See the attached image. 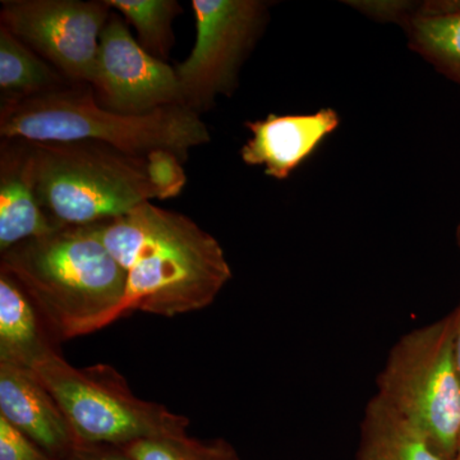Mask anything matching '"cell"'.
I'll return each mask as SVG.
<instances>
[{
    "label": "cell",
    "instance_id": "obj_1",
    "mask_svg": "<svg viewBox=\"0 0 460 460\" xmlns=\"http://www.w3.org/2000/svg\"><path fill=\"white\" fill-rule=\"evenodd\" d=\"M93 228L126 272L120 319L135 311L174 317L204 310L232 279L214 235L151 201Z\"/></svg>",
    "mask_w": 460,
    "mask_h": 460
},
{
    "label": "cell",
    "instance_id": "obj_2",
    "mask_svg": "<svg viewBox=\"0 0 460 460\" xmlns=\"http://www.w3.org/2000/svg\"><path fill=\"white\" fill-rule=\"evenodd\" d=\"M0 271L25 290L57 343L120 319L126 272L93 226L21 242L2 252Z\"/></svg>",
    "mask_w": 460,
    "mask_h": 460
},
{
    "label": "cell",
    "instance_id": "obj_3",
    "mask_svg": "<svg viewBox=\"0 0 460 460\" xmlns=\"http://www.w3.org/2000/svg\"><path fill=\"white\" fill-rule=\"evenodd\" d=\"M0 136L35 142H99L146 160L164 151L181 163L192 148L211 141L199 114L184 105L120 114L102 107L90 84H68L35 98L4 100L0 105Z\"/></svg>",
    "mask_w": 460,
    "mask_h": 460
},
{
    "label": "cell",
    "instance_id": "obj_4",
    "mask_svg": "<svg viewBox=\"0 0 460 460\" xmlns=\"http://www.w3.org/2000/svg\"><path fill=\"white\" fill-rule=\"evenodd\" d=\"M32 142L39 202L58 226H95L162 199L146 159L99 142Z\"/></svg>",
    "mask_w": 460,
    "mask_h": 460
},
{
    "label": "cell",
    "instance_id": "obj_5",
    "mask_svg": "<svg viewBox=\"0 0 460 460\" xmlns=\"http://www.w3.org/2000/svg\"><path fill=\"white\" fill-rule=\"evenodd\" d=\"M376 398L428 438L445 460L460 440V378L453 314L402 335L377 377Z\"/></svg>",
    "mask_w": 460,
    "mask_h": 460
},
{
    "label": "cell",
    "instance_id": "obj_6",
    "mask_svg": "<svg viewBox=\"0 0 460 460\" xmlns=\"http://www.w3.org/2000/svg\"><path fill=\"white\" fill-rule=\"evenodd\" d=\"M30 371L65 411L80 444L122 447L144 438L187 434V417L142 401L111 366L75 368L53 352Z\"/></svg>",
    "mask_w": 460,
    "mask_h": 460
},
{
    "label": "cell",
    "instance_id": "obj_7",
    "mask_svg": "<svg viewBox=\"0 0 460 460\" xmlns=\"http://www.w3.org/2000/svg\"><path fill=\"white\" fill-rule=\"evenodd\" d=\"M263 0H193L196 41L175 66L181 104L201 114L219 96H232L248 57L270 20Z\"/></svg>",
    "mask_w": 460,
    "mask_h": 460
},
{
    "label": "cell",
    "instance_id": "obj_8",
    "mask_svg": "<svg viewBox=\"0 0 460 460\" xmlns=\"http://www.w3.org/2000/svg\"><path fill=\"white\" fill-rule=\"evenodd\" d=\"M111 14L105 0H5L0 20L69 83L91 84Z\"/></svg>",
    "mask_w": 460,
    "mask_h": 460
},
{
    "label": "cell",
    "instance_id": "obj_9",
    "mask_svg": "<svg viewBox=\"0 0 460 460\" xmlns=\"http://www.w3.org/2000/svg\"><path fill=\"white\" fill-rule=\"evenodd\" d=\"M90 86L102 107L120 114L140 115L183 105L175 68L145 50L115 13L100 38L95 78Z\"/></svg>",
    "mask_w": 460,
    "mask_h": 460
},
{
    "label": "cell",
    "instance_id": "obj_10",
    "mask_svg": "<svg viewBox=\"0 0 460 460\" xmlns=\"http://www.w3.org/2000/svg\"><path fill=\"white\" fill-rule=\"evenodd\" d=\"M339 126L341 115L334 108L307 114H269L246 123L251 135L239 154L244 164L262 166L268 177L286 181Z\"/></svg>",
    "mask_w": 460,
    "mask_h": 460
},
{
    "label": "cell",
    "instance_id": "obj_11",
    "mask_svg": "<svg viewBox=\"0 0 460 460\" xmlns=\"http://www.w3.org/2000/svg\"><path fill=\"white\" fill-rule=\"evenodd\" d=\"M0 416L58 460H68L80 445L65 411L32 371L3 362Z\"/></svg>",
    "mask_w": 460,
    "mask_h": 460
},
{
    "label": "cell",
    "instance_id": "obj_12",
    "mask_svg": "<svg viewBox=\"0 0 460 460\" xmlns=\"http://www.w3.org/2000/svg\"><path fill=\"white\" fill-rule=\"evenodd\" d=\"M60 228L38 198L33 142L2 138L0 144V252Z\"/></svg>",
    "mask_w": 460,
    "mask_h": 460
},
{
    "label": "cell",
    "instance_id": "obj_13",
    "mask_svg": "<svg viewBox=\"0 0 460 460\" xmlns=\"http://www.w3.org/2000/svg\"><path fill=\"white\" fill-rule=\"evenodd\" d=\"M57 341L25 290L0 271V362L32 370Z\"/></svg>",
    "mask_w": 460,
    "mask_h": 460
},
{
    "label": "cell",
    "instance_id": "obj_14",
    "mask_svg": "<svg viewBox=\"0 0 460 460\" xmlns=\"http://www.w3.org/2000/svg\"><path fill=\"white\" fill-rule=\"evenodd\" d=\"M410 49L460 86V0H425L401 26Z\"/></svg>",
    "mask_w": 460,
    "mask_h": 460
},
{
    "label": "cell",
    "instance_id": "obj_15",
    "mask_svg": "<svg viewBox=\"0 0 460 460\" xmlns=\"http://www.w3.org/2000/svg\"><path fill=\"white\" fill-rule=\"evenodd\" d=\"M356 460L445 459L419 429L374 396L363 414Z\"/></svg>",
    "mask_w": 460,
    "mask_h": 460
},
{
    "label": "cell",
    "instance_id": "obj_16",
    "mask_svg": "<svg viewBox=\"0 0 460 460\" xmlns=\"http://www.w3.org/2000/svg\"><path fill=\"white\" fill-rule=\"evenodd\" d=\"M68 84L47 60L0 26V91L4 100H23L45 95Z\"/></svg>",
    "mask_w": 460,
    "mask_h": 460
},
{
    "label": "cell",
    "instance_id": "obj_17",
    "mask_svg": "<svg viewBox=\"0 0 460 460\" xmlns=\"http://www.w3.org/2000/svg\"><path fill=\"white\" fill-rule=\"evenodd\" d=\"M117 9L127 22L137 30L141 47L151 56L165 62L171 56L174 33L172 22L181 13L175 0H105Z\"/></svg>",
    "mask_w": 460,
    "mask_h": 460
},
{
    "label": "cell",
    "instance_id": "obj_18",
    "mask_svg": "<svg viewBox=\"0 0 460 460\" xmlns=\"http://www.w3.org/2000/svg\"><path fill=\"white\" fill-rule=\"evenodd\" d=\"M120 449L132 460H241L226 438L204 441L187 434L144 438Z\"/></svg>",
    "mask_w": 460,
    "mask_h": 460
},
{
    "label": "cell",
    "instance_id": "obj_19",
    "mask_svg": "<svg viewBox=\"0 0 460 460\" xmlns=\"http://www.w3.org/2000/svg\"><path fill=\"white\" fill-rule=\"evenodd\" d=\"M147 165L154 184L162 193V199L180 195L186 184V174L177 156L164 151H157L147 157Z\"/></svg>",
    "mask_w": 460,
    "mask_h": 460
},
{
    "label": "cell",
    "instance_id": "obj_20",
    "mask_svg": "<svg viewBox=\"0 0 460 460\" xmlns=\"http://www.w3.org/2000/svg\"><path fill=\"white\" fill-rule=\"evenodd\" d=\"M345 4L378 23H389V25L401 27L416 12L419 2H411V0H354V2H345Z\"/></svg>",
    "mask_w": 460,
    "mask_h": 460
},
{
    "label": "cell",
    "instance_id": "obj_21",
    "mask_svg": "<svg viewBox=\"0 0 460 460\" xmlns=\"http://www.w3.org/2000/svg\"><path fill=\"white\" fill-rule=\"evenodd\" d=\"M0 460H58L0 416Z\"/></svg>",
    "mask_w": 460,
    "mask_h": 460
},
{
    "label": "cell",
    "instance_id": "obj_22",
    "mask_svg": "<svg viewBox=\"0 0 460 460\" xmlns=\"http://www.w3.org/2000/svg\"><path fill=\"white\" fill-rule=\"evenodd\" d=\"M68 460H132L120 447L80 444Z\"/></svg>",
    "mask_w": 460,
    "mask_h": 460
},
{
    "label": "cell",
    "instance_id": "obj_23",
    "mask_svg": "<svg viewBox=\"0 0 460 460\" xmlns=\"http://www.w3.org/2000/svg\"><path fill=\"white\" fill-rule=\"evenodd\" d=\"M453 353L460 378V305L453 313Z\"/></svg>",
    "mask_w": 460,
    "mask_h": 460
},
{
    "label": "cell",
    "instance_id": "obj_24",
    "mask_svg": "<svg viewBox=\"0 0 460 460\" xmlns=\"http://www.w3.org/2000/svg\"><path fill=\"white\" fill-rule=\"evenodd\" d=\"M456 242H458V246L460 250V222L458 224V228H456Z\"/></svg>",
    "mask_w": 460,
    "mask_h": 460
},
{
    "label": "cell",
    "instance_id": "obj_25",
    "mask_svg": "<svg viewBox=\"0 0 460 460\" xmlns=\"http://www.w3.org/2000/svg\"><path fill=\"white\" fill-rule=\"evenodd\" d=\"M454 460H460V440L458 445V450H456V458Z\"/></svg>",
    "mask_w": 460,
    "mask_h": 460
}]
</instances>
